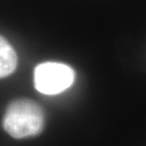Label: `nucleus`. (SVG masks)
Segmentation results:
<instances>
[{"instance_id":"f03ea898","label":"nucleus","mask_w":146,"mask_h":146,"mask_svg":"<svg viewBox=\"0 0 146 146\" xmlns=\"http://www.w3.org/2000/svg\"><path fill=\"white\" fill-rule=\"evenodd\" d=\"M74 80V71L65 64L45 62L34 69V85L45 95H56L70 87Z\"/></svg>"},{"instance_id":"f257e3e1","label":"nucleus","mask_w":146,"mask_h":146,"mask_svg":"<svg viewBox=\"0 0 146 146\" xmlns=\"http://www.w3.org/2000/svg\"><path fill=\"white\" fill-rule=\"evenodd\" d=\"M3 128L14 139L39 135L44 126L42 107L33 100L22 98L8 105L2 120Z\"/></svg>"},{"instance_id":"7ed1b4c3","label":"nucleus","mask_w":146,"mask_h":146,"mask_svg":"<svg viewBox=\"0 0 146 146\" xmlns=\"http://www.w3.org/2000/svg\"><path fill=\"white\" fill-rule=\"evenodd\" d=\"M18 57L11 45L0 35V79L10 76L16 69Z\"/></svg>"}]
</instances>
